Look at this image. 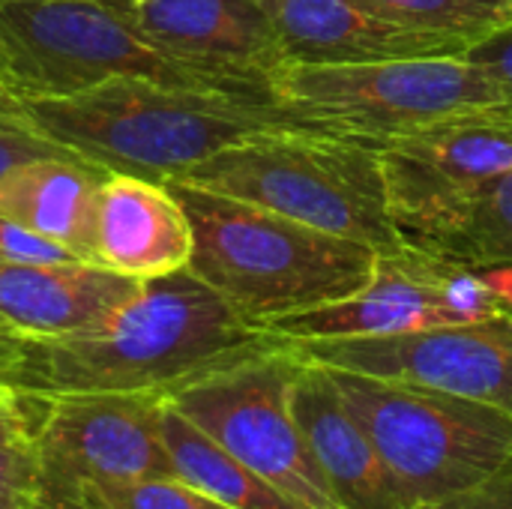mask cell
I'll return each instance as SVG.
<instances>
[{
    "mask_svg": "<svg viewBox=\"0 0 512 509\" xmlns=\"http://www.w3.org/2000/svg\"><path fill=\"white\" fill-rule=\"evenodd\" d=\"M189 267L141 282L102 327L66 339H21L9 387L54 393L171 396L201 378L282 348Z\"/></svg>",
    "mask_w": 512,
    "mask_h": 509,
    "instance_id": "1",
    "label": "cell"
},
{
    "mask_svg": "<svg viewBox=\"0 0 512 509\" xmlns=\"http://www.w3.org/2000/svg\"><path fill=\"white\" fill-rule=\"evenodd\" d=\"M3 114L105 171L159 183L249 135L303 129L276 96L195 90L150 78H114L60 99H15Z\"/></svg>",
    "mask_w": 512,
    "mask_h": 509,
    "instance_id": "2",
    "label": "cell"
},
{
    "mask_svg": "<svg viewBox=\"0 0 512 509\" xmlns=\"http://www.w3.org/2000/svg\"><path fill=\"white\" fill-rule=\"evenodd\" d=\"M168 186L195 237L189 270L258 327L345 300L375 273L378 252L363 243L219 192Z\"/></svg>",
    "mask_w": 512,
    "mask_h": 509,
    "instance_id": "3",
    "label": "cell"
},
{
    "mask_svg": "<svg viewBox=\"0 0 512 509\" xmlns=\"http://www.w3.org/2000/svg\"><path fill=\"white\" fill-rule=\"evenodd\" d=\"M168 183L273 210L324 234L363 243L378 255H393L405 246L390 216L378 147L327 132H258Z\"/></svg>",
    "mask_w": 512,
    "mask_h": 509,
    "instance_id": "4",
    "label": "cell"
},
{
    "mask_svg": "<svg viewBox=\"0 0 512 509\" xmlns=\"http://www.w3.org/2000/svg\"><path fill=\"white\" fill-rule=\"evenodd\" d=\"M270 90L297 126L369 147L456 117L504 114L501 87L468 57L342 66L288 60Z\"/></svg>",
    "mask_w": 512,
    "mask_h": 509,
    "instance_id": "5",
    "label": "cell"
},
{
    "mask_svg": "<svg viewBox=\"0 0 512 509\" xmlns=\"http://www.w3.org/2000/svg\"><path fill=\"white\" fill-rule=\"evenodd\" d=\"M327 372L414 507L444 501L512 468L510 411L420 384Z\"/></svg>",
    "mask_w": 512,
    "mask_h": 509,
    "instance_id": "6",
    "label": "cell"
},
{
    "mask_svg": "<svg viewBox=\"0 0 512 509\" xmlns=\"http://www.w3.org/2000/svg\"><path fill=\"white\" fill-rule=\"evenodd\" d=\"M0 45L18 99L75 96L114 78L237 93L156 48L108 0H0Z\"/></svg>",
    "mask_w": 512,
    "mask_h": 509,
    "instance_id": "7",
    "label": "cell"
},
{
    "mask_svg": "<svg viewBox=\"0 0 512 509\" xmlns=\"http://www.w3.org/2000/svg\"><path fill=\"white\" fill-rule=\"evenodd\" d=\"M300 354L285 342L201 378L168 402L237 462L312 509H339L291 411Z\"/></svg>",
    "mask_w": 512,
    "mask_h": 509,
    "instance_id": "8",
    "label": "cell"
},
{
    "mask_svg": "<svg viewBox=\"0 0 512 509\" xmlns=\"http://www.w3.org/2000/svg\"><path fill=\"white\" fill-rule=\"evenodd\" d=\"M33 447L42 501L60 504L87 486L177 477L162 435L165 396L54 393L36 396Z\"/></svg>",
    "mask_w": 512,
    "mask_h": 509,
    "instance_id": "9",
    "label": "cell"
},
{
    "mask_svg": "<svg viewBox=\"0 0 512 509\" xmlns=\"http://www.w3.org/2000/svg\"><path fill=\"white\" fill-rule=\"evenodd\" d=\"M390 216L411 246L447 231L477 192L512 171V120L456 117L378 147Z\"/></svg>",
    "mask_w": 512,
    "mask_h": 509,
    "instance_id": "10",
    "label": "cell"
},
{
    "mask_svg": "<svg viewBox=\"0 0 512 509\" xmlns=\"http://www.w3.org/2000/svg\"><path fill=\"white\" fill-rule=\"evenodd\" d=\"M318 366L420 384L512 414V309L504 315L384 339L291 342Z\"/></svg>",
    "mask_w": 512,
    "mask_h": 509,
    "instance_id": "11",
    "label": "cell"
},
{
    "mask_svg": "<svg viewBox=\"0 0 512 509\" xmlns=\"http://www.w3.org/2000/svg\"><path fill=\"white\" fill-rule=\"evenodd\" d=\"M144 39L174 60L246 96H273L288 63L279 33L258 0H108Z\"/></svg>",
    "mask_w": 512,
    "mask_h": 509,
    "instance_id": "12",
    "label": "cell"
},
{
    "mask_svg": "<svg viewBox=\"0 0 512 509\" xmlns=\"http://www.w3.org/2000/svg\"><path fill=\"white\" fill-rule=\"evenodd\" d=\"M291 63H375L414 57H465L468 42L411 30L369 12L357 0H258Z\"/></svg>",
    "mask_w": 512,
    "mask_h": 509,
    "instance_id": "13",
    "label": "cell"
},
{
    "mask_svg": "<svg viewBox=\"0 0 512 509\" xmlns=\"http://www.w3.org/2000/svg\"><path fill=\"white\" fill-rule=\"evenodd\" d=\"M450 324H459V318L435 291L423 252L405 243L393 255H378L369 285L357 294L282 318L270 330L288 342H327L405 336Z\"/></svg>",
    "mask_w": 512,
    "mask_h": 509,
    "instance_id": "14",
    "label": "cell"
},
{
    "mask_svg": "<svg viewBox=\"0 0 512 509\" xmlns=\"http://www.w3.org/2000/svg\"><path fill=\"white\" fill-rule=\"evenodd\" d=\"M141 282L87 261H0V330L66 339L102 327Z\"/></svg>",
    "mask_w": 512,
    "mask_h": 509,
    "instance_id": "15",
    "label": "cell"
},
{
    "mask_svg": "<svg viewBox=\"0 0 512 509\" xmlns=\"http://www.w3.org/2000/svg\"><path fill=\"white\" fill-rule=\"evenodd\" d=\"M192 225L168 183L108 171L99 186L90 264L147 282L186 270Z\"/></svg>",
    "mask_w": 512,
    "mask_h": 509,
    "instance_id": "16",
    "label": "cell"
},
{
    "mask_svg": "<svg viewBox=\"0 0 512 509\" xmlns=\"http://www.w3.org/2000/svg\"><path fill=\"white\" fill-rule=\"evenodd\" d=\"M291 411L339 509H417L324 366L300 357Z\"/></svg>",
    "mask_w": 512,
    "mask_h": 509,
    "instance_id": "17",
    "label": "cell"
},
{
    "mask_svg": "<svg viewBox=\"0 0 512 509\" xmlns=\"http://www.w3.org/2000/svg\"><path fill=\"white\" fill-rule=\"evenodd\" d=\"M105 168L81 156H45L0 177V213L90 264Z\"/></svg>",
    "mask_w": 512,
    "mask_h": 509,
    "instance_id": "18",
    "label": "cell"
},
{
    "mask_svg": "<svg viewBox=\"0 0 512 509\" xmlns=\"http://www.w3.org/2000/svg\"><path fill=\"white\" fill-rule=\"evenodd\" d=\"M162 435L168 456L174 462V471L180 480L198 486L210 498L231 509H312L273 483H267L261 474L237 462L228 450H222L210 435H204L195 423H189L168 399L162 414Z\"/></svg>",
    "mask_w": 512,
    "mask_h": 509,
    "instance_id": "19",
    "label": "cell"
},
{
    "mask_svg": "<svg viewBox=\"0 0 512 509\" xmlns=\"http://www.w3.org/2000/svg\"><path fill=\"white\" fill-rule=\"evenodd\" d=\"M417 249L474 270L512 267V171L489 180L447 231Z\"/></svg>",
    "mask_w": 512,
    "mask_h": 509,
    "instance_id": "20",
    "label": "cell"
},
{
    "mask_svg": "<svg viewBox=\"0 0 512 509\" xmlns=\"http://www.w3.org/2000/svg\"><path fill=\"white\" fill-rule=\"evenodd\" d=\"M357 3H363L369 12L393 24L453 36L468 45L512 24L510 0H357Z\"/></svg>",
    "mask_w": 512,
    "mask_h": 509,
    "instance_id": "21",
    "label": "cell"
},
{
    "mask_svg": "<svg viewBox=\"0 0 512 509\" xmlns=\"http://www.w3.org/2000/svg\"><path fill=\"white\" fill-rule=\"evenodd\" d=\"M45 504L54 509H231L180 477L87 486L60 504Z\"/></svg>",
    "mask_w": 512,
    "mask_h": 509,
    "instance_id": "22",
    "label": "cell"
},
{
    "mask_svg": "<svg viewBox=\"0 0 512 509\" xmlns=\"http://www.w3.org/2000/svg\"><path fill=\"white\" fill-rule=\"evenodd\" d=\"M42 498V468L33 444L0 447V509H36Z\"/></svg>",
    "mask_w": 512,
    "mask_h": 509,
    "instance_id": "23",
    "label": "cell"
},
{
    "mask_svg": "<svg viewBox=\"0 0 512 509\" xmlns=\"http://www.w3.org/2000/svg\"><path fill=\"white\" fill-rule=\"evenodd\" d=\"M45 156H78V153H72L69 147H63L45 135H39L33 126H27L18 117L0 114V177L6 171H12L15 165L45 159Z\"/></svg>",
    "mask_w": 512,
    "mask_h": 509,
    "instance_id": "24",
    "label": "cell"
},
{
    "mask_svg": "<svg viewBox=\"0 0 512 509\" xmlns=\"http://www.w3.org/2000/svg\"><path fill=\"white\" fill-rule=\"evenodd\" d=\"M471 63H477L504 93V117L512 120V24L495 30L492 36L474 42L465 54Z\"/></svg>",
    "mask_w": 512,
    "mask_h": 509,
    "instance_id": "25",
    "label": "cell"
},
{
    "mask_svg": "<svg viewBox=\"0 0 512 509\" xmlns=\"http://www.w3.org/2000/svg\"><path fill=\"white\" fill-rule=\"evenodd\" d=\"M0 261H81L66 246L45 240L0 213Z\"/></svg>",
    "mask_w": 512,
    "mask_h": 509,
    "instance_id": "26",
    "label": "cell"
},
{
    "mask_svg": "<svg viewBox=\"0 0 512 509\" xmlns=\"http://www.w3.org/2000/svg\"><path fill=\"white\" fill-rule=\"evenodd\" d=\"M36 402L30 393L0 384V447L33 444Z\"/></svg>",
    "mask_w": 512,
    "mask_h": 509,
    "instance_id": "27",
    "label": "cell"
},
{
    "mask_svg": "<svg viewBox=\"0 0 512 509\" xmlns=\"http://www.w3.org/2000/svg\"><path fill=\"white\" fill-rule=\"evenodd\" d=\"M417 509H512V468L474 489H465L459 495Z\"/></svg>",
    "mask_w": 512,
    "mask_h": 509,
    "instance_id": "28",
    "label": "cell"
},
{
    "mask_svg": "<svg viewBox=\"0 0 512 509\" xmlns=\"http://www.w3.org/2000/svg\"><path fill=\"white\" fill-rule=\"evenodd\" d=\"M18 357H21V339H15V336L0 330V384L9 387V378L15 372Z\"/></svg>",
    "mask_w": 512,
    "mask_h": 509,
    "instance_id": "29",
    "label": "cell"
},
{
    "mask_svg": "<svg viewBox=\"0 0 512 509\" xmlns=\"http://www.w3.org/2000/svg\"><path fill=\"white\" fill-rule=\"evenodd\" d=\"M18 99L15 93V84H12V72H9V60H6V51L0 45V114Z\"/></svg>",
    "mask_w": 512,
    "mask_h": 509,
    "instance_id": "30",
    "label": "cell"
},
{
    "mask_svg": "<svg viewBox=\"0 0 512 509\" xmlns=\"http://www.w3.org/2000/svg\"><path fill=\"white\" fill-rule=\"evenodd\" d=\"M36 509H54V507H48L45 501H39V504H36Z\"/></svg>",
    "mask_w": 512,
    "mask_h": 509,
    "instance_id": "31",
    "label": "cell"
},
{
    "mask_svg": "<svg viewBox=\"0 0 512 509\" xmlns=\"http://www.w3.org/2000/svg\"><path fill=\"white\" fill-rule=\"evenodd\" d=\"M510 6H512V0H510Z\"/></svg>",
    "mask_w": 512,
    "mask_h": 509,
    "instance_id": "32",
    "label": "cell"
}]
</instances>
